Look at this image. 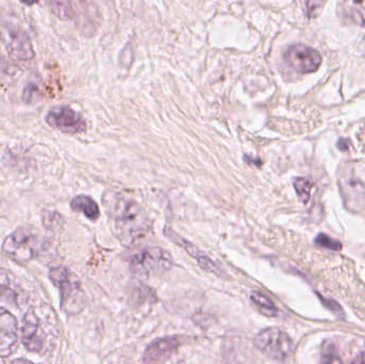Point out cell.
<instances>
[{
	"label": "cell",
	"instance_id": "1",
	"mask_svg": "<svg viewBox=\"0 0 365 364\" xmlns=\"http://www.w3.org/2000/svg\"><path fill=\"white\" fill-rule=\"evenodd\" d=\"M107 201L115 234L123 245H134L149 233V217L135 199L115 192Z\"/></svg>",
	"mask_w": 365,
	"mask_h": 364
},
{
	"label": "cell",
	"instance_id": "2",
	"mask_svg": "<svg viewBox=\"0 0 365 364\" xmlns=\"http://www.w3.org/2000/svg\"><path fill=\"white\" fill-rule=\"evenodd\" d=\"M49 277L60 290L62 310L68 314L83 311L86 307V295L76 276L66 267H56L49 271Z\"/></svg>",
	"mask_w": 365,
	"mask_h": 364
},
{
	"label": "cell",
	"instance_id": "3",
	"mask_svg": "<svg viewBox=\"0 0 365 364\" xmlns=\"http://www.w3.org/2000/svg\"><path fill=\"white\" fill-rule=\"evenodd\" d=\"M173 265V258L166 250L152 247L143 250L133 258L132 271L138 277H149L166 273Z\"/></svg>",
	"mask_w": 365,
	"mask_h": 364
},
{
	"label": "cell",
	"instance_id": "4",
	"mask_svg": "<svg viewBox=\"0 0 365 364\" xmlns=\"http://www.w3.org/2000/svg\"><path fill=\"white\" fill-rule=\"evenodd\" d=\"M255 345L259 352L276 361H284L293 350V341L279 328H267L257 333Z\"/></svg>",
	"mask_w": 365,
	"mask_h": 364
},
{
	"label": "cell",
	"instance_id": "5",
	"mask_svg": "<svg viewBox=\"0 0 365 364\" xmlns=\"http://www.w3.org/2000/svg\"><path fill=\"white\" fill-rule=\"evenodd\" d=\"M38 247V237L34 231L21 228L6 237L2 249L4 254L21 262H28L34 258Z\"/></svg>",
	"mask_w": 365,
	"mask_h": 364
},
{
	"label": "cell",
	"instance_id": "6",
	"mask_svg": "<svg viewBox=\"0 0 365 364\" xmlns=\"http://www.w3.org/2000/svg\"><path fill=\"white\" fill-rule=\"evenodd\" d=\"M46 122L51 128L66 134H81L87 130V123L83 115L68 106H58L51 109L47 113Z\"/></svg>",
	"mask_w": 365,
	"mask_h": 364
},
{
	"label": "cell",
	"instance_id": "7",
	"mask_svg": "<svg viewBox=\"0 0 365 364\" xmlns=\"http://www.w3.org/2000/svg\"><path fill=\"white\" fill-rule=\"evenodd\" d=\"M284 59L300 74L315 72L323 61L317 49L304 44L291 45L284 53Z\"/></svg>",
	"mask_w": 365,
	"mask_h": 364
},
{
	"label": "cell",
	"instance_id": "8",
	"mask_svg": "<svg viewBox=\"0 0 365 364\" xmlns=\"http://www.w3.org/2000/svg\"><path fill=\"white\" fill-rule=\"evenodd\" d=\"M17 342V321L8 310L0 308V357L6 358Z\"/></svg>",
	"mask_w": 365,
	"mask_h": 364
},
{
	"label": "cell",
	"instance_id": "9",
	"mask_svg": "<svg viewBox=\"0 0 365 364\" xmlns=\"http://www.w3.org/2000/svg\"><path fill=\"white\" fill-rule=\"evenodd\" d=\"M4 42L11 57L17 60H30L34 57L31 43L26 33L19 29H9L4 32Z\"/></svg>",
	"mask_w": 365,
	"mask_h": 364
},
{
	"label": "cell",
	"instance_id": "10",
	"mask_svg": "<svg viewBox=\"0 0 365 364\" xmlns=\"http://www.w3.org/2000/svg\"><path fill=\"white\" fill-rule=\"evenodd\" d=\"M21 338L25 348L29 352L40 353L43 348V338L40 333V321L34 310H28L24 316Z\"/></svg>",
	"mask_w": 365,
	"mask_h": 364
},
{
	"label": "cell",
	"instance_id": "11",
	"mask_svg": "<svg viewBox=\"0 0 365 364\" xmlns=\"http://www.w3.org/2000/svg\"><path fill=\"white\" fill-rule=\"evenodd\" d=\"M179 345L180 342L177 338L158 340L145 350V363L147 364L163 363L179 348Z\"/></svg>",
	"mask_w": 365,
	"mask_h": 364
},
{
	"label": "cell",
	"instance_id": "12",
	"mask_svg": "<svg viewBox=\"0 0 365 364\" xmlns=\"http://www.w3.org/2000/svg\"><path fill=\"white\" fill-rule=\"evenodd\" d=\"M73 211L81 212L90 220H96L100 217V207L93 199L88 196H77L71 201Z\"/></svg>",
	"mask_w": 365,
	"mask_h": 364
},
{
	"label": "cell",
	"instance_id": "13",
	"mask_svg": "<svg viewBox=\"0 0 365 364\" xmlns=\"http://www.w3.org/2000/svg\"><path fill=\"white\" fill-rule=\"evenodd\" d=\"M250 298L253 305L257 308V310L263 316H267V318H274L278 314V309H277L276 305L272 303V299L268 298L263 293L255 291V292L251 293Z\"/></svg>",
	"mask_w": 365,
	"mask_h": 364
},
{
	"label": "cell",
	"instance_id": "14",
	"mask_svg": "<svg viewBox=\"0 0 365 364\" xmlns=\"http://www.w3.org/2000/svg\"><path fill=\"white\" fill-rule=\"evenodd\" d=\"M313 187H314V185H313L312 182L306 179V177H297L294 181V188L297 192L298 198L304 204L310 200L311 192H312Z\"/></svg>",
	"mask_w": 365,
	"mask_h": 364
},
{
	"label": "cell",
	"instance_id": "15",
	"mask_svg": "<svg viewBox=\"0 0 365 364\" xmlns=\"http://www.w3.org/2000/svg\"><path fill=\"white\" fill-rule=\"evenodd\" d=\"M321 364H343L336 346H325L322 353Z\"/></svg>",
	"mask_w": 365,
	"mask_h": 364
},
{
	"label": "cell",
	"instance_id": "16",
	"mask_svg": "<svg viewBox=\"0 0 365 364\" xmlns=\"http://www.w3.org/2000/svg\"><path fill=\"white\" fill-rule=\"evenodd\" d=\"M197 264H199L204 271H210V273L215 274V275L219 276V277H225V274L217 266V264L212 262V260H210L207 256H205V254H200L197 258Z\"/></svg>",
	"mask_w": 365,
	"mask_h": 364
},
{
	"label": "cell",
	"instance_id": "17",
	"mask_svg": "<svg viewBox=\"0 0 365 364\" xmlns=\"http://www.w3.org/2000/svg\"><path fill=\"white\" fill-rule=\"evenodd\" d=\"M315 244L319 247L326 248V249L334 250V251H340L342 249V244L332 237L326 234H319L315 239Z\"/></svg>",
	"mask_w": 365,
	"mask_h": 364
},
{
	"label": "cell",
	"instance_id": "18",
	"mask_svg": "<svg viewBox=\"0 0 365 364\" xmlns=\"http://www.w3.org/2000/svg\"><path fill=\"white\" fill-rule=\"evenodd\" d=\"M0 298L6 299L9 303H16V293L10 286H0Z\"/></svg>",
	"mask_w": 365,
	"mask_h": 364
},
{
	"label": "cell",
	"instance_id": "19",
	"mask_svg": "<svg viewBox=\"0 0 365 364\" xmlns=\"http://www.w3.org/2000/svg\"><path fill=\"white\" fill-rule=\"evenodd\" d=\"M323 2L322 1H312L313 8H308L309 16H315L317 14V11L321 10L323 6Z\"/></svg>",
	"mask_w": 365,
	"mask_h": 364
},
{
	"label": "cell",
	"instance_id": "20",
	"mask_svg": "<svg viewBox=\"0 0 365 364\" xmlns=\"http://www.w3.org/2000/svg\"><path fill=\"white\" fill-rule=\"evenodd\" d=\"M338 147L341 151H347L349 147V140H346V139L341 138L340 140L338 141Z\"/></svg>",
	"mask_w": 365,
	"mask_h": 364
},
{
	"label": "cell",
	"instance_id": "21",
	"mask_svg": "<svg viewBox=\"0 0 365 364\" xmlns=\"http://www.w3.org/2000/svg\"><path fill=\"white\" fill-rule=\"evenodd\" d=\"M9 364H34L32 363L31 361L26 360V359H17V360L12 361V363Z\"/></svg>",
	"mask_w": 365,
	"mask_h": 364
}]
</instances>
